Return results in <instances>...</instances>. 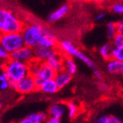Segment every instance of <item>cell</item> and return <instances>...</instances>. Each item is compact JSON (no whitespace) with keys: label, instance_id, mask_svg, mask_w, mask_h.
Masks as SVG:
<instances>
[{"label":"cell","instance_id":"obj_1","mask_svg":"<svg viewBox=\"0 0 123 123\" xmlns=\"http://www.w3.org/2000/svg\"><path fill=\"white\" fill-rule=\"evenodd\" d=\"M25 45L35 48L36 47H47L58 48L59 42L56 35L40 23H30L25 24L23 31Z\"/></svg>","mask_w":123,"mask_h":123},{"label":"cell","instance_id":"obj_2","mask_svg":"<svg viewBox=\"0 0 123 123\" xmlns=\"http://www.w3.org/2000/svg\"><path fill=\"white\" fill-rule=\"evenodd\" d=\"M25 23L17 14L8 9L0 10V35L22 32Z\"/></svg>","mask_w":123,"mask_h":123},{"label":"cell","instance_id":"obj_3","mask_svg":"<svg viewBox=\"0 0 123 123\" xmlns=\"http://www.w3.org/2000/svg\"><path fill=\"white\" fill-rule=\"evenodd\" d=\"M2 71L5 72L8 80L12 85L20 79L29 75L30 72L29 64L23 63L18 60L9 59L4 62Z\"/></svg>","mask_w":123,"mask_h":123},{"label":"cell","instance_id":"obj_4","mask_svg":"<svg viewBox=\"0 0 123 123\" xmlns=\"http://www.w3.org/2000/svg\"><path fill=\"white\" fill-rule=\"evenodd\" d=\"M29 73L34 77L38 86L47 80L53 78L56 73L55 71L46 61H39L35 60L29 64Z\"/></svg>","mask_w":123,"mask_h":123},{"label":"cell","instance_id":"obj_5","mask_svg":"<svg viewBox=\"0 0 123 123\" xmlns=\"http://www.w3.org/2000/svg\"><path fill=\"white\" fill-rule=\"evenodd\" d=\"M58 49L60 50L64 55L71 56L72 58H76L80 61L84 62L87 66L91 68L95 67V64L93 60L86 55L82 51H80L76 46L72 43V41H67V40H63V41L59 42Z\"/></svg>","mask_w":123,"mask_h":123},{"label":"cell","instance_id":"obj_6","mask_svg":"<svg viewBox=\"0 0 123 123\" xmlns=\"http://www.w3.org/2000/svg\"><path fill=\"white\" fill-rule=\"evenodd\" d=\"M0 42L2 47L10 53L25 45L22 32L2 34L0 35Z\"/></svg>","mask_w":123,"mask_h":123},{"label":"cell","instance_id":"obj_7","mask_svg":"<svg viewBox=\"0 0 123 123\" xmlns=\"http://www.w3.org/2000/svg\"><path fill=\"white\" fill-rule=\"evenodd\" d=\"M11 87L17 92L22 95L31 94V93L38 90V85H37L34 77L30 73L25 76L22 79H20L19 81H17V83L13 84Z\"/></svg>","mask_w":123,"mask_h":123},{"label":"cell","instance_id":"obj_8","mask_svg":"<svg viewBox=\"0 0 123 123\" xmlns=\"http://www.w3.org/2000/svg\"><path fill=\"white\" fill-rule=\"evenodd\" d=\"M10 59L18 60L26 64H30L35 60V53L34 48L29 46L24 45L19 49L10 53Z\"/></svg>","mask_w":123,"mask_h":123},{"label":"cell","instance_id":"obj_9","mask_svg":"<svg viewBox=\"0 0 123 123\" xmlns=\"http://www.w3.org/2000/svg\"><path fill=\"white\" fill-rule=\"evenodd\" d=\"M57 49L58 48H52V47H41V46L35 47L34 48L35 60L47 62V60L57 51Z\"/></svg>","mask_w":123,"mask_h":123},{"label":"cell","instance_id":"obj_10","mask_svg":"<svg viewBox=\"0 0 123 123\" xmlns=\"http://www.w3.org/2000/svg\"><path fill=\"white\" fill-rule=\"evenodd\" d=\"M64 57L65 55L60 50L57 49V51L47 60V62L55 72H59L60 70H63Z\"/></svg>","mask_w":123,"mask_h":123},{"label":"cell","instance_id":"obj_11","mask_svg":"<svg viewBox=\"0 0 123 123\" xmlns=\"http://www.w3.org/2000/svg\"><path fill=\"white\" fill-rule=\"evenodd\" d=\"M60 89L58 86L57 83L55 82L54 78L48 79L45 82H43L41 84L38 86V90L41 91V93L47 95H53L57 93Z\"/></svg>","mask_w":123,"mask_h":123},{"label":"cell","instance_id":"obj_12","mask_svg":"<svg viewBox=\"0 0 123 123\" xmlns=\"http://www.w3.org/2000/svg\"><path fill=\"white\" fill-rule=\"evenodd\" d=\"M66 114V104L61 103H55L50 106L48 109V115L49 116L55 117L57 119L61 121L63 117Z\"/></svg>","mask_w":123,"mask_h":123},{"label":"cell","instance_id":"obj_13","mask_svg":"<svg viewBox=\"0 0 123 123\" xmlns=\"http://www.w3.org/2000/svg\"><path fill=\"white\" fill-rule=\"evenodd\" d=\"M53 78L55 80V82L57 83L59 88L63 89L70 84V82L72 79V75L63 69V70H60L59 72H56L55 76Z\"/></svg>","mask_w":123,"mask_h":123},{"label":"cell","instance_id":"obj_14","mask_svg":"<svg viewBox=\"0 0 123 123\" xmlns=\"http://www.w3.org/2000/svg\"><path fill=\"white\" fill-rule=\"evenodd\" d=\"M69 9L70 8H69L67 4H63V5L60 6L57 10L53 11L48 16V18H47L48 22H50V23H56L58 21L61 20L62 18H64L66 16V14L69 11Z\"/></svg>","mask_w":123,"mask_h":123},{"label":"cell","instance_id":"obj_15","mask_svg":"<svg viewBox=\"0 0 123 123\" xmlns=\"http://www.w3.org/2000/svg\"><path fill=\"white\" fill-rule=\"evenodd\" d=\"M47 115L44 112H37L27 115L25 118L21 120V123H43L47 122Z\"/></svg>","mask_w":123,"mask_h":123},{"label":"cell","instance_id":"obj_16","mask_svg":"<svg viewBox=\"0 0 123 123\" xmlns=\"http://www.w3.org/2000/svg\"><path fill=\"white\" fill-rule=\"evenodd\" d=\"M107 71L112 75H117L121 73V67H122V62L120 60L111 58L109 60H107Z\"/></svg>","mask_w":123,"mask_h":123},{"label":"cell","instance_id":"obj_17","mask_svg":"<svg viewBox=\"0 0 123 123\" xmlns=\"http://www.w3.org/2000/svg\"><path fill=\"white\" fill-rule=\"evenodd\" d=\"M63 69L67 72H69L70 74H72V75H74L76 73L77 71H78V65L75 62L73 58L71 57V56L65 55Z\"/></svg>","mask_w":123,"mask_h":123},{"label":"cell","instance_id":"obj_18","mask_svg":"<svg viewBox=\"0 0 123 123\" xmlns=\"http://www.w3.org/2000/svg\"><path fill=\"white\" fill-rule=\"evenodd\" d=\"M113 45L112 43H107L103 45L102 47L99 48L98 52H99V54L102 58H103V60H109V59L112 58V51H113Z\"/></svg>","mask_w":123,"mask_h":123},{"label":"cell","instance_id":"obj_19","mask_svg":"<svg viewBox=\"0 0 123 123\" xmlns=\"http://www.w3.org/2000/svg\"><path fill=\"white\" fill-rule=\"evenodd\" d=\"M66 113L70 119H74L78 113V106L75 103L69 102L66 103Z\"/></svg>","mask_w":123,"mask_h":123},{"label":"cell","instance_id":"obj_20","mask_svg":"<svg viewBox=\"0 0 123 123\" xmlns=\"http://www.w3.org/2000/svg\"><path fill=\"white\" fill-rule=\"evenodd\" d=\"M106 33L107 36L109 39H112L115 35L117 33V29H116V23H114V22H109V23H107L106 26Z\"/></svg>","mask_w":123,"mask_h":123},{"label":"cell","instance_id":"obj_21","mask_svg":"<svg viewBox=\"0 0 123 123\" xmlns=\"http://www.w3.org/2000/svg\"><path fill=\"white\" fill-rule=\"evenodd\" d=\"M112 58L116 59V60L123 62V45L120 46V47H113Z\"/></svg>","mask_w":123,"mask_h":123},{"label":"cell","instance_id":"obj_22","mask_svg":"<svg viewBox=\"0 0 123 123\" xmlns=\"http://www.w3.org/2000/svg\"><path fill=\"white\" fill-rule=\"evenodd\" d=\"M111 40H112V45L114 47H120L123 45V34L116 33Z\"/></svg>","mask_w":123,"mask_h":123},{"label":"cell","instance_id":"obj_23","mask_svg":"<svg viewBox=\"0 0 123 123\" xmlns=\"http://www.w3.org/2000/svg\"><path fill=\"white\" fill-rule=\"evenodd\" d=\"M10 58V53H8L6 50L4 49V47L1 45L0 42V61H6Z\"/></svg>","mask_w":123,"mask_h":123},{"label":"cell","instance_id":"obj_24","mask_svg":"<svg viewBox=\"0 0 123 123\" xmlns=\"http://www.w3.org/2000/svg\"><path fill=\"white\" fill-rule=\"evenodd\" d=\"M112 11L117 15H123V4L116 3L112 6Z\"/></svg>","mask_w":123,"mask_h":123},{"label":"cell","instance_id":"obj_25","mask_svg":"<svg viewBox=\"0 0 123 123\" xmlns=\"http://www.w3.org/2000/svg\"><path fill=\"white\" fill-rule=\"evenodd\" d=\"M97 123H110V115H101L96 120Z\"/></svg>","mask_w":123,"mask_h":123},{"label":"cell","instance_id":"obj_26","mask_svg":"<svg viewBox=\"0 0 123 123\" xmlns=\"http://www.w3.org/2000/svg\"><path fill=\"white\" fill-rule=\"evenodd\" d=\"M11 86V84L9 80H5L3 82H0V90H6Z\"/></svg>","mask_w":123,"mask_h":123},{"label":"cell","instance_id":"obj_27","mask_svg":"<svg viewBox=\"0 0 123 123\" xmlns=\"http://www.w3.org/2000/svg\"><path fill=\"white\" fill-rule=\"evenodd\" d=\"M116 29H117V33L123 34V19L118 21L116 23Z\"/></svg>","mask_w":123,"mask_h":123},{"label":"cell","instance_id":"obj_28","mask_svg":"<svg viewBox=\"0 0 123 123\" xmlns=\"http://www.w3.org/2000/svg\"><path fill=\"white\" fill-rule=\"evenodd\" d=\"M105 17H106V14H105V13H103V12L99 13V14H97V16H96V21H97V23L102 22V21L105 18Z\"/></svg>","mask_w":123,"mask_h":123},{"label":"cell","instance_id":"obj_29","mask_svg":"<svg viewBox=\"0 0 123 123\" xmlns=\"http://www.w3.org/2000/svg\"><path fill=\"white\" fill-rule=\"evenodd\" d=\"M121 121L120 118H118L115 115H110V123H121Z\"/></svg>","mask_w":123,"mask_h":123},{"label":"cell","instance_id":"obj_30","mask_svg":"<svg viewBox=\"0 0 123 123\" xmlns=\"http://www.w3.org/2000/svg\"><path fill=\"white\" fill-rule=\"evenodd\" d=\"M47 123H60V122H61V121L57 119V118H55V117L49 116V118H47Z\"/></svg>","mask_w":123,"mask_h":123},{"label":"cell","instance_id":"obj_31","mask_svg":"<svg viewBox=\"0 0 123 123\" xmlns=\"http://www.w3.org/2000/svg\"><path fill=\"white\" fill-rule=\"evenodd\" d=\"M93 74H94V77L97 79H98V80H101L102 79V72H100V71H98V70H97V69H95L94 71H93Z\"/></svg>","mask_w":123,"mask_h":123},{"label":"cell","instance_id":"obj_32","mask_svg":"<svg viewBox=\"0 0 123 123\" xmlns=\"http://www.w3.org/2000/svg\"><path fill=\"white\" fill-rule=\"evenodd\" d=\"M5 80H8V78H7L5 72H4L2 71V72L0 73V82H3V81H5Z\"/></svg>","mask_w":123,"mask_h":123},{"label":"cell","instance_id":"obj_33","mask_svg":"<svg viewBox=\"0 0 123 123\" xmlns=\"http://www.w3.org/2000/svg\"><path fill=\"white\" fill-rule=\"evenodd\" d=\"M121 74H122L123 75V62H122V67H121Z\"/></svg>","mask_w":123,"mask_h":123},{"label":"cell","instance_id":"obj_34","mask_svg":"<svg viewBox=\"0 0 123 123\" xmlns=\"http://www.w3.org/2000/svg\"><path fill=\"white\" fill-rule=\"evenodd\" d=\"M2 108V102H1V99H0V109Z\"/></svg>","mask_w":123,"mask_h":123},{"label":"cell","instance_id":"obj_35","mask_svg":"<svg viewBox=\"0 0 123 123\" xmlns=\"http://www.w3.org/2000/svg\"><path fill=\"white\" fill-rule=\"evenodd\" d=\"M1 9H2V7H1V5H0V10H1Z\"/></svg>","mask_w":123,"mask_h":123}]
</instances>
